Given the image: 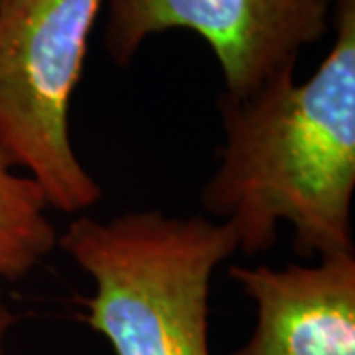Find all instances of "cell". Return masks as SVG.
<instances>
[{
    "mask_svg": "<svg viewBox=\"0 0 355 355\" xmlns=\"http://www.w3.org/2000/svg\"><path fill=\"white\" fill-rule=\"evenodd\" d=\"M331 28L334 46L306 81L288 71L251 97H217L225 142L202 207L245 257L270 251L280 223L302 259L355 253V0H331Z\"/></svg>",
    "mask_w": 355,
    "mask_h": 355,
    "instance_id": "obj_1",
    "label": "cell"
},
{
    "mask_svg": "<svg viewBox=\"0 0 355 355\" xmlns=\"http://www.w3.org/2000/svg\"><path fill=\"white\" fill-rule=\"evenodd\" d=\"M58 247L93 280L85 320L114 355H211V277L237 254L225 223L160 209L79 216Z\"/></svg>",
    "mask_w": 355,
    "mask_h": 355,
    "instance_id": "obj_2",
    "label": "cell"
},
{
    "mask_svg": "<svg viewBox=\"0 0 355 355\" xmlns=\"http://www.w3.org/2000/svg\"><path fill=\"white\" fill-rule=\"evenodd\" d=\"M105 0H0V150L32 176L51 209L81 214L103 198L79 160L71 97Z\"/></svg>",
    "mask_w": 355,
    "mask_h": 355,
    "instance_id": "obj_3",
    "label": "cell"
},
{
    "mask_svg": "<svg viewBox=\"0 0 355 355\" xmlns=\"http://www.w3.org/2000/svg\"><path fill=\"white\" fill-rule=\"evenodd\" d=\"M103 10L111 62L127 67L154 34L190 30L216 53L233 99L296 71L302 50L331 30V0H105Z\"/></svg>",
    "mask_w": 355,
    "mask_h": 355,
    "instance_id": "obj_4",
    "label": "cell"
},
{
    "mask_svg": "<svg viewBox=\"0 0 355 355\" xmlns=\"http://www.w3.org/2000/svg\"><path fill=\"white\" fill-rule=\"evenodd\" d=\"M257 324L231 355H355V253L284 268L231 266Z\"/></svg>",
    "mask_w": 355,
    "mask_h": 355,
    "instance_id": "obj_5",
    "label": "cell"
},
{
    "mask_svg": "<svg viewBox=\"0 0 355 355\" xmlns=\"http://www.w3.org/2000/svg\"><path fill=\"white\" fill-rule=\"evenodd\" d=\"M48 209L42 186L0 150V300L4 282L26 279L58 247Z\"/></svg>",
    "mask_w": 355,
    "mask_h": 355,
    "instance_id": "obj_6",
    "label": "cell"
},
{
    "mask_svg": "<svg viewBox=\"0 0 355 355\" xmlns=\"http://www.w3.org/2000/svg\"><path fill=\"white\" fill-rule=\"evenodd\" d=\"M14 324H16L14 312L0 300V355H4L6 352V342H8V336L12 331Z\"/></svg>",
    "mask_w": 355,
    "mask_h": 355,
    "instance_id": "obj_7",
    "label": "cell"
}]
</instances>
